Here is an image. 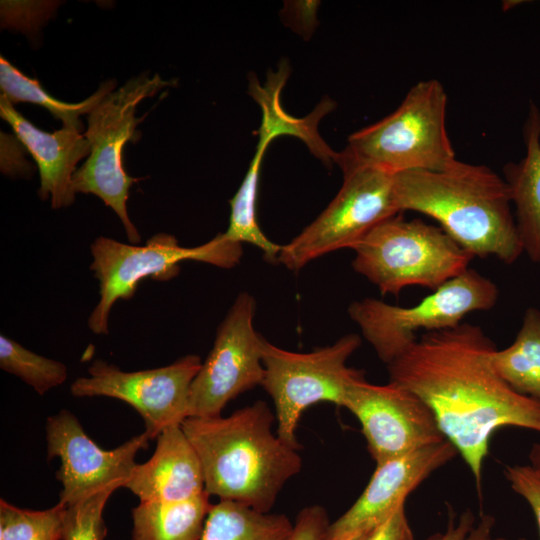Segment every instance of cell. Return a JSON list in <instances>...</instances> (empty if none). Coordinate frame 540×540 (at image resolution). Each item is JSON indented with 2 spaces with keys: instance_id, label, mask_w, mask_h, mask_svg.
Here are the masks:
<instances>
[{
  "instance_id": "obj_1",
  "label": "cell",
  "mask_w": 540,
  "mask_h": 540,
  "mask_svg": "<svg viewBox=\"0 0 540 540\" xmlns=\"http://www.w3.org/2000/svg\"><path fill=\"white\" fill-rule=\"evenodd\" d=\"M497 349L479 325L423 333L387 365L389 381L419 396L470 469L481 496L492 435L514 426L540 433V402L515 391L494 369Z\"/></svg>"
},
{
  "instance_id": "obj_2",
  "label": "cell",
  "mask_w": 540,
  "mask_h": 540,
  "mask_svg": "<svg viewBox=\"0 0 540 540\" xmlns=\"http://www.w3.org/2000/svg\"><path fill=\"white\" fill-rule=\"evenodd\" d=\"M275 413L258 400L227 417H189L182 428L201 461L205 491L269 512L302 468L298 449L272 430Z\"/></svg>"
},
{
  "instance_id": "obj_3",
  "label": "cell",
  "mask_w": 540,
  "mask_h": 540,
  "mask_svg": "<svg viewBox=\"0 0 540 540\" xmlns=\"http://www.w3.org/2000/svg\"><path fill=\"white\" fill-rule=\"evenodd\" d=\"M400 212L415 211L440 224L474 257L514 263L524 252L505 179L485 165L458 159L441 171L394 174Z\"/></svg>"
},
{
  "instance_id": "obj_4",
  "label": "cell",
  "mask_w": 540,
  "mask_h": 540,
  "mask_svg": "<svg viewBox=\"0 0 540 540\" xmlns=\"http://www.w3.org/2000/svg\"><path fill=\"white\" fill-rule=\"evenodd\" d=\"M447 94L436 79L413 85L388 116L351 134L342 153L392 174L441 171L456 160L446 128Z\"/></svg>"
},
{
  "instance_id": "obj_5",
  "label": "cell",
  "mask_w": 540,
  "mask_h": 540,
  "mask_svg": "<svg viewBox=\"0 0 540 540\" xmlns=\"http://www.w3.org/2000/svg\"><path fill=\"white\" fill-rule=\"evenodd\" d=\"M352 250L354 270L394 296L411 286L434 291L469 269L474 258L442 228L401 214L375 226Z\"/></svg>"
},
{
  "instance_id": "obj_6",
  "label": "cell",
  "mask_w": 540,
  "mask_h": 540,
  "mask_svg": "<svg viewBox=\"0 0 540 540\" xmlns=\"http://www.w3.org/2000/svg\"><path fill=\"white\" fill-rule=\"evenodd\" d=\"M171 85L172 80L143 73L107 94L88 114L84 136L89 141L90 154L72 178L75 194H93L112 208L122 222L128 240L135 245L141 236L128 216L127 200L130 187L140 179L126 173L123 150L128 141L137 139L136 127L146 117H136L137 105Z\"/></svg>"
},
{
  "instance_id": "obj_7",
  "label": "cell",
  "mask_w": 540,
  "mask_h": 540,
  "mask_svg": "<svg viewBox=\"0 0 540 540\" xmlns=\"http://www.w3.org/2000/svg\"><path fill=\"white\" fill-rule=\"evenodd\" d=\"M90 269L99 282V301L88 319L90 330L97 335L109 333V315L119 300L131 299L146 279L168 280L179 273V263L187 260L209 263L229 269L242 256L240 243L223 233L197 247H182L175 236L159 233L144 245H128L100 236L91 244Z\"/></svg>"
},
{
  "instance_id": "obj_8",
  "label": "cell",
  "mask_w": 540,
  "mask_h": 540,
  "mask_svg": "<svg viewBox=\"0 0 540 540\" xmlns=\"http://www.w3.org/2000/svg\"><path fill=\"white\" fill-rule=\"evenodd\" d=\"M360 345L359 335L350 333L332 345L299 353L262 339L261 386L272 398L276 433L281 440L299 450L296 428L307 408L319 402L343 407L350 386L365 378L364 371L347 366V360Z\"/></svg>"
},
{
  "instance_id": "obj_9",
  "label": "cell",
  "mask_w": 540,
  "mask_h": 540,
  "mask_svg": "<svg viewBox=\"0 0 540 540\" xmlns=\"http://www.w3.org/2000/svg\"><path fill=\"white\" fill-rule=\"evenodd\" d=\"M496 284L469 268L411 307L388 304L375 298L354 301L350 318L386 365L416 340V333L451 329L466 315L492 309L498 300Z\"/></svg>"
},
{
  "instance_id": "obj_10",
  "label": "cell",
  "mask_w": 540,
  "mask_h": 540,
  "mask_svg": "<svg viewBox=\"0 0 540 540\" xmlns=\"http://www.w3.org/2000/svg\"><path fill=\"white\" fill-rule=\"evenodd\" d=\"M337 164L343 171L337 195L310 225L281 247L278 262L289 270L298 271L332 251L353 249L375 226L401 214L394 195V174L342 152Z\"/></svg>"
},
{
  "instance_id": "obj_11",
  "label": "cell",
  "mask_w": 540,
  "mask_h": 540,
  "mask_svg": "<svg viewBox=\"0 0 540 540\" xmlns=\"http://www.w3.org/2000/svg\"><path fill=\"white\" fill-rule=\"evenodd\" d=\"M202 365L198 355H186L167 366L126 372L102 360L88 369V376L71 384L75 397L104 396L131 405L143 418L150 440L167 427L188 418L191 384Z\"/></svg>"
},
{
  "instance_id": "obj_12",
  "label": "cell",
  "mask_w": 540,
  "mask_h": 540,
  "mask_svg": "<svg viewBox=\"0 0 540 540\" xmlns=\"http://www.w3.org/2000/svg\"><path fill=\"white\" fill-rule=\"evenodd\" d=\"M256 303L240 293L218 327L213 347L189 394V417H215L240 394L262 384L263 337L253 326Z\"/></svg>"
},
{
  "instance_id": "obj_13",
  "label": "cell",
  "mask_w": 540,
  "mask_h": 540,
  "mask_svg": "<svg viewBox=\"0 0 540 540\" xmlns=\"http://www.w3.org/2000/svg\"><path fill=\"white\" fill-rule=\"evenodd\" d=\"M343 407L360 422L376 464L446 440L429 406L391 381L384 385L371 384L365 378L354 382Z\"/></svg>"
},
{
  "instance_id": "obj_14",
  "label": "cell",
  "mask_w": 540,
  "mask_h": 540,
  "mask_svg": "<svg viewBox=\"0 0 540 540\" xmlns=\"http://www.w3.org/2000/svg\"><path fill=\"white\" fill-rule=\"evenodd\" d=\"M45 431L48 459L60 460L56 478L62 485L59 502L65 506L111 485L124 487L137 464V453L146 449L150 441L143 432L112 450H105L66 409L47 418Z\"/></svg>"
},
{
  "instance_id": "obj_15",
  "label": "cell",
  "mask_w": 540,
  "mask_h": 540,
  "mask_svg": "<svg viewBox=\"0 0 540 540\" xmlns=\"http://www.w3.org/2000/svg\"><path fill=\"white\" fill-rule=\"evenodd\" d=\"M458 454L447 439L376 464L364 491L337 520L330 523L325 540H349L371 532L405 504L435 470Z\"/></svg>"
},
{
  "instance_id": "obj_16",
  "label": "cell",
  "mask_w": 540,
  "mask_h": 540,
  "mask_svg": "<svg viewBox=\"0 0 540 540\" xmlns=\"http://www.w3.org/2000/svg\"><path fill=\"white\" fill-rule=\"evenodd\" d=\"M0 116L36 161L40 174L38 194L50 198L52 208L68 207L75 201L72 178L77 163L90 154V144L81 132L62 127L52 133L34 126L1 94Z\"/></svg>"
},
{
  "instance_id": "obj_17",
  "label": "cell",
  "mask_w": 540,
  "mask_h": 540,
  "mask_svg": "<svg viewBox=\"0 0 540 540\" xmlns=\"http://www.w3.org/2000/svg\"><path fill=\"white\" fill-rule=\"evenodd\" d=\"M156 439L153 455L136 464L124 487L140 502L183 501L205 492L201 461L182 425L165 428Z\"/></svg>"
},
{
  "instance_id": "obj_18",
  "label": "cell",
  "mask_w": 540,
  "mask_h": 540,
  "mask_svg": "<svg viewBox=\"0 0 540 540\" xmlns=\"http://www.w3.org/2000/svg\"><path fill=\"white\" fill-rule=\"evenodd\" d=\"M289 75V66L282 62L277 72L270 71L264 86L255 76L250 77L249 94L262 110L258 143L269 146L270 142L281 135L300 138L310 151L327 166L336 163L339 153L333 151L318 132V124L330 113L335 103L331 99L321 101L307 116L297 118L285 112L280 104V93Z\"/></svg>"
},
{
  "instance_id": "obj_19",
  "label": "cell",
  "mask_w": 540,
  "mask_h": 540,
  "mask_svg": "<svg viewBox=\"0 0 540 540\" xmlns=\"http://www.w3.org/2000/svg\"><path fill=\"white\" fill-rule=\"evenodd\" d=\"M525 155L504 167L523 251L540 263V110L530 104L523 127Z\"/></svg>"
},
{
  "instance_id": "obj_20",
  "label": "cell",
  "mask_w": 540,
  "mask_h": 540,
  "mask_svg": "<svg viewBox=\"0 0 540 540\" xmlns=\"http://www.w3.org/2000/svg\"><path fill=\"white\" fill-rule=\"evenodd\" d=\"M210 495L183 501L140 502L132 509V540H200L212 507Z\"/></svg>"
},
{
  "instance_id": "obj_21",
  "label": "cell",
  "mask_w": 540,
  "mask_h": 540,
  "mask_svg": "<svg viewBox=\"0 0 540 540\" xmlns=\"http://www.w3.org/2000/svg\"><path fill=\"white\" fill-rule=\"evenodd\" d=\"M292 529L293 524L283 514L220 500L209 511L200 540H287Z\"/></svg>"
},
{
  "instance_id": "obj_22",
  "label": "cell",
  "mask_w": 540,
  "mask_h": 540,
  "mask_svg": "<svg viewBox=\"0 0 540 540\" xmlns=\"http://www.w3.org/2000/svg\"><path fill=\"white\" fill-rule=\"evenodd\" d=\"M491 362L515 391L540 402V311L528 308L514 342L495 349Z\"/></svg>"
},
{
  "instance_id": "obj_23",
  "label": "cell",
  "mask_w": 540,
  "mask_h": 540,
  "mask_svg": "<svg viewBox=\"0 0 540 540\" xmlns=\"http://www.w3.org/2000/svg\"><path fill=\"white\" fill-rule=\"evenodd\" d=\"M116 81L108 80L84 101L67 103L53 98L47 93L37 79L23 74L3 56L0 57V87L12 104L29 102L47 109L54 118L60 120L63 127L82 132L83 124L79 117L89 114L93 108L110 92L116 89Z\"/></svg>"
},
{
  "instance_id": "obj_24",
  "label": "cell",
  "mask_w": 540,
  "mask_h": 540,
  "mask_svg": "<svg viewBox=\"0 0 540 540\" xmlns=\"http://www.w3.org/2000/svg\"><path fill=\"white\" fill-rule=\"evenodd\" d=\"M267 145L258 143L248 171L233 198L230 200L229 225L224 236L242 244L249 243L263 252L268 262H278L281 245L272 242L262 232L256 217L258 179Z\"/></svg>"
},
{
  "instance_id": "obj_25",
  "label": "cell",
  "mask_w": 540,
  "mask_h": 540,
  "mask_svg": "<svg viewBox=\"0 0 540 540\" xmlns=\"http://www.w3.org/2000/svg\"><path fill=\"white\" fill-rule=\"evenodd\" d=\"M0 367L40 395L63 384L68 376L62 362L38 355L3 334L0 336Z\"/></svg>"
},
{
  "instance_id": "obj_26",
  "label": "cell",
  "mask_w": 540,
  "mask_h": 540,
  "mask_svg": "<svg viewBox=\"0 0 540 540\" xmlns=\"http://www.w3.org/2000/svg\"><path fill=\"white\" fill-rule=\"evenodd\" d=\"M66 506L45 510L17 507L0 499V540H62Z\"/></svg>"
},
{
  "instance_id": "obj_27",
  "label": "cell",
  "mask_w": 540,
  "mask_h": 540,
  "mask_svg": "<svg viewBox=\"0 0 540 540\" xmlns=\"http://www.w3.org/2000/svg\"><path fill=\"white\" fill-rule=\"evenodd\" d=\"M120 485H111L66 506L62 540H104L107 527L103 518L105 505Z\"/></svg>"
},
{
  "instance_id": "obj_28",
  "label": "cell",
  "mask_w": 540,
  "mask_h": 540,
  "mask_svg": "<svg viewBox=\"0 0 540 540\" xmlns=\"http://www.w3.org/2000/svg\"><path fill=\"white\" fill-rule=\"evenodd\" d=\"M495 518L489 514L483 515L476 523L472 511L463 512L457 522L450 520L443 533H437L426 540H494L492 530Z\"/></svg>"
},
{
  "instance_id": "obj_29",
  "label": "cell",
  "mask_w": 540,
  "mask_h": 540,
  "mask_svg": "<svg viewBox=\"0 0 540 540\" xmlns=\"http://www.w3.org/2000/svg\"><path fill=\"white\" fill-rule=\"evenodd\" d=\"M504 473L511 489L531 507L540 533V476L530 465L507 466Z\"/></svg>"
},
{
  "instance_id": "obj_30",
  "label": "cell",
  "mask_w": 540,
  "mask_h": 540,
  "mask_svg": "<svg viewBox=\"0 0 540 540\" xmlns=\"http://www.w3.org/2000/svg\"><path fill=\"white\" fill-rule=\"evenodd\" d=\"M329 525L328 513L323 506H307L298 513L287 540H325Z\"/></svg>"
},
{
  "instance_id": "obj_31",
  "label": "cell",
  "mask_w": 540,
  "mask_h": 540,
  "mask_svg": "<svg viewBox=\"0 0 540 540\" xmlns=\"http://www.w3.org/2000/svg\"><path fill=\"white\" fill-rule=\"evenodd\" d=\"M365 540H415L405 513V504L373 529Z\"/></svg>"
},
{
  "instance_id": "obj_32",
  "label": "cell",
  "mask_w": 540,
  "mask_h": 540,
  "mask_svg": "<svg viewBox=\"0 0 540 540\" xmlns=\"http://www.w3.org/2000/svg\"><path fill=\"white\" fill-rule=\"evenodd\" d=\"M316 1H295L288 4L286 14L295 29L300 33L310 35L316 23Z\"/></svg>"
},
{
  "instance_id": "obj_33",
  "label": "cell",
  "mask_w": 540,
  "mask_h": 540,
  "mask_svg": "<svg viewBox=\"0 0 540 540\" xmlns=\"http://www.w3.org/2000/svg\"><path fill=\"white\" fill-rule=\"evenodd\" d=\"M529 460H530V466L531 468L537 473L538 476H540V444L535 443L533 444L530 453H529Z\"/></svg>"
},
{
  "instance_id": "obj_34",
  "label": "cell",
  "mask_w": 540,
  "mask_h": 540,
  "mask_svg": "<svg viewBox=\"0 0 540 540\" xmlns=\"http://www.w3.org/2000/svg\"><path fill=\"white\" fill-rule=\"evenodd\" d=\"M369 533H370V532H369ZM369 533H366V534H362V535L356 536V537L351 538V539H349V540H365V538L367 537V535H368Z\"/></svg>"
},
{
  "instance_id": "obj_35",
  "label": "cell",
  "mask_w": 540,
  "mask_h": 540,
  "mask_svg": "<svg viewBox=\"0 0 540 540\" xmlns=\"http://www.w3.org/2000/svg\"><path fill=\"white\" fill-rule=\"evenodd\" d=\"M494 540H508V539L499 537V538H494ZM517 540H526V539H525V538H519V539H517Z\"/></svg>"
}]
</instances>
